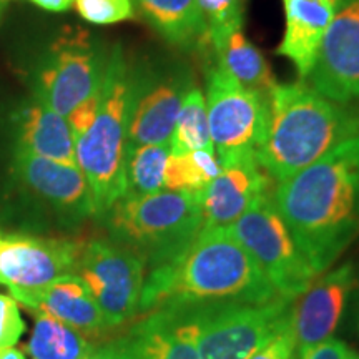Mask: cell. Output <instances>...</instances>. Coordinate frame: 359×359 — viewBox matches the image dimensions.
I'll return each mask as SVG.
<instances>
[{
    "label": "cell",
    "mask_w": 359,
    "mask_h": 359,
    "mask_svg": "<svg viewBox=\"0 0 359 359\" xmlns=\"http://www.w3.org/2000/svg\"><path fill=\"white\" fill-rule=\"evenodd\" d=\"M276 208L320 276L359 235V137L281 180Z\"/></svg>",
    "instance_id": "1"
},
{
    "label": "cell",
    "mask_w": 359,
    "mask_h": 359,
    "mask_svg": "<svg viewBox=\"0 0 359 359\" xmlns=\"http://www.w3.org/2000/svg\"><path fill=\"white\" fill-rule=\"evenodd\" d=\"M278 291L228 228L203 226L182 253L151 266L138 314L212 303H266Z\"/></svg>",
    "instance_id": "2"
},
{
    "label": "cell",
    "mask_w": 359,
    "mask_h": 359,
    "mask_svg": "<svg viewBox=\"0 0 359 359\" xmlns=\"http://www.w3.org/2000/svg\"><path fill=\"white\" fill-rule=\"evenodd\" d=\"M356 137L359 102H334L303 80L276 83L269 93L266 138L258 150V160L278 183Z\"/></svg>",
    "instance_id": "3"
},
{
    "label": "cell",
    "mask_w": 359,
    "mask_h": 359,
    "mask_svg": "<svg viewBox=\"0 0 359 359\" xmlns=\"http://www.w3.org/2000/svg\"><path fill=\"white\" fill-rule=\"evenodd\" d=\"M132 65L120 43L110 48L100 107L92 127L75 140L77 167L92 191L95 217L105 218L127 193L128 120L132 109Z\"/></svg>",
    "instance_id": "4"
},
{
    "label": "cell",
    "mask_w": 359,
    "mask_h": 359,
    "mask_svg": "<svg viewBox=\"0 0 359 359\" xmlns=\"http://www.w3.org/2000/svg\"><path fill=\"white\" fill-rule=\"evenodd\" d=\"M105 218L111 241L133 250L150 268L182 253L203 228L200 193L190 191L123 196Z\"/></svg>",
    "instance_id": "5"
},
{
    "label": "cell",
    "mask_w": 359,
    "mask_h": 359,
    "mask_svg": "<svg viewBox=\"0 0 359 359\" xmlns=\"http://www.w3.org/2000/svg\"><path fill=\"white\" fill-rule=\"evenodd\" d=\"M294 299L212 303L180 308L201 359H250L291 318Z\"/></svg>",
    "instance_id": "6"
},
{
    "label": "cell",
    "mask_w": 359,
    "mask_h": 359,
    "mask_svg": "<svg viewBox=\"0 0 359 359\" xmlns=\"http://www.w3.org/2000/svg\"><path fill=\"white\" fill-rule=\"evenodd\" d=\"M110 48L82 27H65L43 48L34 72V97L67 116L100 90Z\"/></svg>",
    "instance_id": "7"
},
{
    "label": "cell",
    "mask_w": 359,
    "mask_h": 359,
    "mask_svg": "<svg viewBox=\"0 0 359 359\" xmlns=\"http://www.w3.org/2000/svg\"><path fill=\"white\" fill-rule=\"evenodd\" d=\"M228 230L248 250L283 298L296 299L318 278L278 212L273 191L255 200Z\"/></svg>",
    "instance_id": "8"
},
{
    "label": "cell",
    "mask_w": 359,
    "mask_h": 359,
    "mask_svg": "<svg viewBox=\"0 0 359 359\" xmlns=\"http://www.w3.org/2000/svg\"><path fill=\"white\" fill-rule=\"evenodd\" d=\"M132 109L128 120V148L170 145L177 115L195 75L178 58L132 65Z\"/></svg>",
    "instance_id": "9"
},
{
    "label": "cell",
    "mask_w": 359,
    "mask_h": 359,
    "mask_svg": "<svg viewBox=\"0 0 359 359\" xmlns=\"http://www.w3.org/2000/svg\"><path fill=\"white\" fill-rule=\"evenodd\" d=\"M206 111L218 160L257 154L266 138L269 98L236 82L215 67L206 77Z\"/></svg>",
    "instance_id": "10"
},
{
    "label": "cell",
    "mask_w": 359,
    "mask_h": 359,
    "mask_svg": "<svg viewBox=\"0 0 359 359\" xmlns=\"http://www.w3.org/2000/svg\"><path fill=\"white\" fill-rule=\"evenodd\" d=\"M145 266L140 255L111 240L83 245L75 275L87 285L109 327H118L138 316Z\"/></svg>",
    "instance_id": "11"
},
{
    "label": "cell",
    "mask_w": 359,
    "mask_h": 359,
    "mask_svg": "<svg viewBox=\"0 0 359 359\" xmlns=\"http://www.w3.org/2000/svg\"><path fill=\"white\" fill-rule=\"evenodd\" d=\"M82 248L67 238L0 231V285L25 304L60 276L75 273Z\"/></svg>",
    "instance_id": "12"
},
{
    "label": "cell",
    "mask_w": 359,
    "mask_h": 359,
    "mask_svg": "<svg viewBox=\"0 0 359 359\" xmlns=\"http://www.w3.org/2000/svg\"><path fill=\"white\" fill-rule=\"evenodd\" d=\"M308 79L331 100L359 102V0H334L333 19Z\"/></svg>",
    "instance_id": "13"
},
{
    "label": "cell",
    "mask_w": 359,
    "mask_h": 359,
    "mask_svg": "<svg viewBox=\"0 0 359 359\" xmlns=\"http://www.w3.org/2000/svg\"><path fill=\"white\" fill-rule=\"evenodd\" d=\"M12 175L34 198L74 226L95 217L92 191L77 165H65L13 148Z\"/></svg>",
    "instance_id": "14"
},
{
    "label": "cell",
    "mask_w": 359,
    "mask_h": 359,
    "mask_svg": "<svg viewBox=\"0 0 359 359\" xmlns=\"http://www.w3.org/2000/svg\"><path fill=\"white\" fill-rule=\"evenodd\" d=\"M222 172L200 191L201 215L206 228H228L250 205L264 193L273 191V180L262 167L257 154L219 161Z\"/></svg>",
    "instance_id": "15"
},
{
    "label": "cell",
    "mask_w": 359,
    "mask_h": 359,
    "mask_svg": "<svg viewBox=\"0 0 359 359\" xmlns=\"http://www.w3.org/2000/svg\"><path fill=\"white\" fill-rule=\"evenodd\" d=\"M353 285L354 266L344 263L343 266L318 276L309 288L296 298L298 303L291 309V323L298 354L331 338L343 316Z\"/></svg>",
    "instance_id": "16"
},
{
    "label": "cell",
    "mask_w": 359,
    "mask_h": 359,
    "mask_svg": "<svg viewBox=\"0 0 359 359\" xmlns=\"http://www.w3.org/2000/svg\"><path fill=\"white\" fill-rule=\"evenodd\" d=\"M115 343L123 359H201L190 323L180 308L145 313Z\"/></svg>",
    "instance_id": "17"
},
{
    "label": "cell",
    "mask_w": 359,
    "mask_h": 359,
    "mask_svg": "<svg viewBox=\"0 0 359 359\" xmlns=\"http://www.w3.org/2000/svg\"><path fill=\"white\" fill-rule=\"evenodd\" d=\"M12 132L17 150L58 163L77 165L75 137L69 122L37 97L17 107L12 115Z\"/></svg>",
    "instance_id": "18"
},
{
    "label": "cell",
    "mask_w": 359,
    "mask_h": 359,
    "mask_svg": "<svg viewBox=\"0 0 359 359\" xmlns=\"http://www.w3.org/2000/svg\"><path fill=\"white\" fill-rule=\"evenodd\" d=\"M285 35L278 53L296 67L299 79L311 72L318 50L334 13V0H283Z\"/></svg>",
    "instance_id": "19"
},
{
    "label": "cell",
    "mask_w": 359,
    "mask_h": 359,
    "mask_svg": "<svg viewBox=\"0 0 359 359\" xmlns=\"http://www.w3.org/2000/svg\"><path fill=\"white\" fill-rule=\"evenodd\" d=\"M24 306L35 316L43 314L53 318L85 336L100 334L103 330H110L95 298L75 273L60 276L50 283L47 288L32 296Z\"/></svg>",
    "instance_id": "20"
},
{
    "label": "cell",
    "mask_w": 359,
    "mask_h": 359,
    "mask_svg": "<svg viewBox=\"0 0 359 359\" xmlns=\"http://www.w3.org/2000/svg\"><path fill=\"white\" fill-rule=\"evenodd\" d=\"M165 42L182 50L210 47L208 29L196 0H132Z\"/></svg>",
    "instance_id": "21"
},
{
    "label": "cell",
    "mask_w": 359,
    "mask_h": 359,
    "mask_svg": "<svg viewBox=\"0 0 359 359\" xmlns=\"http://www.w3.org/2000/svg\"><path fill=\"white\" fill-rule=\"evenodd\" d=\"M218 67L243 87L269 98L276 79L263 53L246 39L243 27H233L208 39Z\"/></svg>",
    "instance_id": "22"
},
{
    "label": "cell",
    "mask_w": 359,
    "mask_h": 359,
    "mask_svg": "<svg viewBox=\"0 0 359 359\" xmlns=\"http://www.w3.org/2000/svg\"><path fill=\"white\" fill-rule=\"evenodd\" d=\"M95 348L87 336L53 320L39 314L25 351L30 359H83Z\"/></svg>",
    "instance_id": "23"
},
{
    "label": "cell",
    "mask_w": 359,
    "mask_h": 359,
    "mask_svg": "<svg viewBox=\"0 0 359 359\" xmlns=\"http://www.w3.org/2000/svg\"><path fill=\"white\" fill-rule=\"evenodd\" d=\"M222 172V163L212 150L170 154L165 167L163 188L172 191H203Z\"/></svg>",
    "instance_id": "24"
},
{
    "label": "cell",
    "mask_w": 359,
    "mask_h": 359,
    "mask_svg": "<svg viewBox=\"0 0 359 359\" xmlns=\"http://www.w3.org/2000/svg\"><path fill=\"white\" fill-rule=\"evenodd\" d=\"M193 150L215 151L205 93L198 87H193L183 100L170 140V154H187Z\"/></svg>",
    "instance_id": "25"
},
{
    "label": "cell",
    "mask_w": 359,
    "mask_h": 359,
    "mask_svg": "<svg viewBox=\"0 0 359 359\" xmlns=\"http://www.w3.org/2000/svg\"><path fill=\"white\" fill-rule=\"evenodd\" d=\"M170 145H140L127 150V193L125 196L151 195L163 188Z\"/></svg>",
    "instance_id": "26"
},
{
    "label": "cell",
    "mask_w": 359,
    "mask_h": 359,
    "mask_svg": "<svg viewBox=\"0 0 359 359\" xmlns=\"http://www.w3.org/2000/svg\"><path fill=\"white\" fill-rule=\"evenodd\" d=\"M246 2L248 0H196L208 29V39L233 27H243Z\"/></svg>",
    "instance_id": "27"
},
{
    "label": "cell",
    "mask_w": 359,
    "mask_h": 359,
    "mask_svg": "<svg viewBox=\"0 0 359 359\" xmlns=\"http://www.w3.org/2000/svg\"><path fill=\"white\" fill-rule=\"evenodd\" d=\"M74 7L92 25H114L135 19L132 0H74Z\"/></svg>",
    "instance_id": "28"
},
{
    "label": "cell",
    "mask_w": 359,
    "mask_h": 359,
    "mask_svg": "<svg viewBox=\"0 0 359 359\" xmlns=\"http://www.w3.org/2000/svg\"><path fill=\"white\" fill-rule=\"evenodd\" d=\"M25 333L19 303L12 296L0 293V348H13Z\"/></svg>",
    "instance_id": "29"
},
{
    "label": "cell",
    "mask_w": 359,
    "mask_h": 359,
    "mask_svg": "<svg viewBox=\"0 0 359 359\" xmlns=\"http://www.w3.org/2000/svg\"><path fill=\"white\" fill-rule=\"evenodd\" d=\"M296 353V336L291 318L283 325L275 336H271L250 359H293Z\"/></svg>",
    "instance_id": "30"
},
{
    "label": "cell",
    "mask_w": 359,
    "mask_h": 359,
    "mask_svg": "<svg viewBox=\"0 0 359 359\" xmlns=\"http://www.w3.org/2000/svg\"><path fill=\"white\" fill-rule=\"evenodd\" d=\"M100 97H102V87L97 93H93L92 97H88L87 100H83L80 105L75 107V109L65 116L67 122L70 125L72 132H74L75 140H77L79 137H82V135L92 127L93 120H95L97 116L98 107H100Z\"/></svg>",
    "instance_id": "31"
},
{
    "label": "cell",
    "mask_w": 359,
    "mask_h": 359,
    "mask_svg": "<svg viewBox=\"0 0 359 359\" xmlns=\"http://www.w3.org/2000/svg\"><path fill=\"white\" fill-rule=\"evenodd\" d=\"M299 359H359V356L343 341L327 338L299 354Z\"/></svg>",
    "instance_id": "32"
},
{
    "label": "cell",
    "mask_w": 359,
    "mask_h": 359,
    "mask_svg": "<svg viewBox=\"0 0 359 359\" xmlns=\"http://www.w3.org/2000/svg\"><path fill=\"white\" fill-rule=\"evenodd\" d=\"M83 359H123V354L120 351L118 344L111 341V343L93 348Z\"/></svg>",
    "instance_id": "33"
},
{
    "label": "cell",
    "mask_w": 359,
    "mask_h": 359,
    "mask_svg": "<svg viewBox=\"0 0 359 359\" xmlns=\"http://www.w3.org/2000/svg\"><path fill=\"white\" fill-rule=\"evenodd\" d=\"M34 6L42 8L45 12L62 13L67 12L70 7H74V0H29Z\"/></svg>",
    "instance_id": "34"
},
{
    "label": "cell",
    "mask_w": 359,
    "mask_h": 359,
    "mask_svg": "<svg viewBox=\"0 0 359 359\" xmlns=\"http://www.w3.org/2000/svg\"><path fill=\"white\" fill-rule=\"evenodd\" d=\"M0 359H27L24 353L15 348H0Z\"/></svg>",
    "instance_id": "35"
},
{
    "label": "cell",
    "mask_w": 359,
    "mask_h": 359,
    "mask_svg": "<svg viewBox=\"0 0 359 359\" xmlns=\"http://www.w3.org/2000/svg\"><path fill=\"white\" fill-rule=\"evenodd\" d=\"M4 7H6V6H4V2H0V20H2V13H4Z\"/></svg>",
    "instance_id": "36"
},
{
    "label": "cell",
    "mask_w": 359,
    "mask_h": 359,
    "mask_svg": "<svg viewBox=\"0 0 359 359\" xmlns=\"http://www.w3.org/2000/svg\"><path fill=\"white\" fill-rule=\"evenodd\" d=\"M0 2H7V0H0Z\"/></svg>",
    "instance_id": "37"
}]
</instances>
